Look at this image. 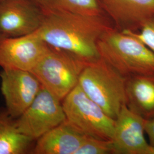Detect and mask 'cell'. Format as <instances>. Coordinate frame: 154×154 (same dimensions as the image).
<instances>
[{
  "label": "cell",
  "instance_id": "1",
  "mask_svg": "<svg viewBox=\"0 0 154 154\" xmlns=\"http://www.w3.org/2000/svg\"><path fill=\"white\" fill-rule=\"evenodd\" d=\"M43 11V21L35 32L47 44L88 63L100 58L98 41L107 31L115 27L107 17Z\"/></svg>",
  "mask_w": 154,
  "mask_h": 154
},
{
  "label": "cell",
  "instance_id": "2",
  "mask_svg": "<svg viewBox=\"0 0 154 154\" xmlns=\"http://www.w3.org/2000/svg\"><path fill=\"white\" fill-rule=\"evenodd\" d=\"M100 57L125 77L154 73V51L128 31L115 27L98 42Z\"/></svg>",
  "mask_w": 154,
  "mask_h": 154
},
{
  "label": "cell",
  "instance_id": "3",
  "mask_svg": "<svg viewBox=\"0 0 154 154\" xmlns=\"http://www.w3.org/2000/svg\"><path fill=\"white\" fill-rule=\"evenodd\" d=\"M127 79L100 57L85 67L78 85L108 116L116 119L123 106L126 105Z\"/></svg>",
  "mask_w": 154,
  "mask_h": 154
},
{
  "label": "cell",
  "instance_id": "4",
  "mask_svg": "<svg viewBox=\"0 0 154 154\" xmlns=\"http://www.w3.org/2000/svg\"><path fill=\"white\" fill-rule=\"evenodd\" d=\"M88 64L48 45L44 54L31 72L43 88L62 101L78 85L82 72Z\"/></svg>",
  "mask_w": 154,
  "mask_h": 154
},
{
  "label": "cell",
  "instance_id": "5",
  "mask_svg": "<svg viewBox=\"0 0 154 154\" xmlns=\"http://www.w3.org/2000/svg\"><path fill=\"white\" fill-rule=\"evenodd\" d=\"M66 121L86 136L111 140L115 119L108 116L78 85L62 101Z\"/></svg>",
  "mask_w": 154,
  "mask_h": 154
},
{
  "label": "cell",
  "instance_id": "6",
  "mask_svg": "<svg viewBox=\"0 0 154 154\" xmlns=\"http://www.w3.org/2000/svg\"><path fill=\"white\" fill-rule=\"evenodd\" d=\"M66 120L62 101L42 86L32 104L15 123L19 132L36 141Z\"/></svg>",
  "mask_w": 154,
  "mask_h": 154
},
{
  "label": "cell",
  "instance_id": "7",
  "mask_svg": "<svg viewBox=\"0 0 154 154\" xmlns=\"http://www.w3.org/2000/svg\"><path fill=\"white\" fill-rule=\"evenodd\" d=\"M0 78L6 111L16 119L32 104L42 85L37 78L27 70L2 69Z\"/></svg>",
  "mask_w": 154,
  "mask_h": 154
},
{
  "label": "cell",
  "instance_id": "8",
  "mask_svg": "<svg viewBox=\"0 0 154 154\" xmlns=\"http://www.w3.org/2000/svg\"><path fill=\"white\" fill-rule=\"evenodd\" d=\"M43 9L33 0L0 1V34L5 37L30 34L41 26Z\"/></svg>",
  "mask_w": 154,
  "mask_h": 154
},
{
  "label": "cell",
  "instance_id": "9",
  "mask_svg": "<svg viewBox=\"0 0 154 154\" xmlns=\"http://www.w3.org/2000/svg\"><path fill=\"white\" fill-rule=\"evenodd\" d=\"M48 48L35 32L17 37L0 38V67L31 72Z\"/></svg>",
  "mask_w": 154,
  "mask_h": 154
},
{
  "label": "cell",
  "instance_id": "10",
  "mask_svg": "<svg viewBox=\"0 0 154 154\" xmlns=\"http://www.w3.org/2000/svg\"><path fill=\"white\" fill-rule=\"evenodd\" d=\"M146 119L123 106L115 119L112 138L114 154H150L151 147L144 137Z\"/></svg>",
  "mask_w": 154,
  "mask_h": 154
},
{
  "label": "cell",
  "instance_id": "11",
  "mask_svg": "<svg viewBox=\"0 0 154 154\" xmlns=\"http://www.w3.org/2000/svg\"><path fill=\"white\" fill-rule=\"evenodd\" d=\"M116 29L137 32L154 17V0H98Z\"/></svg>",
  "mask_w": 154,
  "mask_h": 154
},
{
  "label": "cell",
  "instance_id": "12",
  "mask_svg": "<svg viewBox=\"0 0 154 154\" xmlns=\"http://www.w3.org/2000/svg\"><path fill=\"white\" fill-rule=\"evenodd\" d=\"M86 137L66 120L35 141L32 154H76Z\"/></svg>",
  "mask_w": 154,
  "mask_h": 154
},
{
  "label": "cell",
  "instance_id": "13",
  "mask_svg": "<svg viewBox=\"0 0 154 154\" xmlns=\"http://www.w3.org/2000/svg\"><path fill=\"white\" fill-rule=\"evenodd\" d=\"M127 107L146 119L154 116V73L128 77Z\"/></svg>",
  "mask_w": 154,
  "mask_h": 154
},
{
  "label": "cell",
  "instance_id": "14",
  "mask_svg": "<svg viewBox=\"0 0 154 154\" xmlns=\"http://www.w3.org/2000/svg\"><path fill=\"white\" fill-rule=\"evenodd\" d=\"M35 142L18 131L6 110L0 112V154H32Z\"/></svg>",
  "mask_w": 154,
  "mask_h": 154
},
{
  "label": "cell",
  "instance_id": "15",
  "mask_svg": "<svg viewBox=\"0 0 154 154\" xmlns=\"http://www.w3.org/2000/svg\"><path fill=\"white\" fill-rule=\"evenodd\" d=\"M43 10L69 11L86 15L106 16L98 0H33Z\"/></svg>",
  "mask_w": 154,
  "mask_h": 154
},
{
  "label": "cell",
  "instance_id": "16",
  "mask_svg": "<svg viewBox=\"0 0 154 154\" xmlns=\"http://www.w3.org/2000/svg\"><path fill=\"white\" fill-rule=\"evenodd\" d=\"M113 153L111 140L86 136L76 154H109Z\"/></svg>",
  "mask_w": 154,
  "mask_h": 154
},
{
  "label": "cell",
  "instance_id": "17",
  "mask_svg": "<svg viewBox=\"0 0 154 154\" xmlns=\"http://www.w3.org/2000/svg\"><path fill=\"white\" fill-rule=\"evenodd\" d=\"M154 51V17L144 23L137 32L128 31Z\"/></svg>",
  "mask_w": 154,
  "mask_h": 154
},
{
  "label": "cell",
  "instance_id": "18",
  "mask_svg": "<svg viewBox=\"0 0 154 154\" xmlns=\"http://www.w3.org/2000/svg\"><path fill=\"white\" fill-rule=\"evenodd\" d=\"M144 130L148 136L149 144L151 147L150 154H154V116L146 119Z\"/></svg>",
  "mask_w": 154,
  "mask_h": 154
},
{
  "label": "cell",
  "instance_id": "19",
  "mask_svg": "<svg viewBox=\"0 0 154 154\" xmlns=\"http://www.w3.org/2000/svg\"><path fill=\"white\" fill-rule=\"evenodd\" d=\"M1 37H2V35H1V34H0V38H1Z\"/></svg>",
  "mask_w": 154,
  "mask_h": 154
},
{
  "label": "cell",
  "instance_id": "20",
  "mask_svg": "<svg viewBox=\"0 0 154 154\" xmlns=\"http://www.w3.org/2000/svg\"><path fill=\"white\" fill-rule=\"evenodd\" d=\"M0 1H1V0H0Z\"/></svg>",
  "mask_w": 154,
  "mask_h": 154
}]
</instances>
